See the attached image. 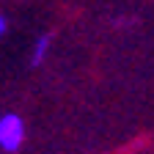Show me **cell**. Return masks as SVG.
<instances>
[{
	"label": "cell",
	"instance_id": "cell-1",
	"mask_svg": "<svg viewBox=\"0 0 154 154\" xmlns=\"http://www.w3.org/2000/svg\"><path fill=\"white\" fill-rule=\"evenodd\" d=\"M25 143V121L17 113L0 116V149L3 151H17Z\"/></svg>",
	"mask_w": 154,
	"mask_h": 154
},
{
	"label": "cell",
	"instance_id": "cell-3",
	"mask_svg": "<svg viewBox=\"0 0 154 154\" xmlns=\"http://www.w3.org/2000/svg\"><path fill=\"white\" fill-rule=\"evenodd\" d=\"M6 30H8V19H6V17H3V14H0V36H3V33H6Z\"/></svg>",
	"mask_w": 154,
	"mask_h": 154
},
{
	"label": "cell",
	"instance_id": "cell-2",
	"mask_svg": "<svg viewBox=\"0 0 154 154\" xmlns=\"http://www.w3.org/2000/svg\"><path fill=\"white\" fill-rule=\"evenodd\" d=\"M50 42H52L50 36H38V38H36V44H33V55H30V63H33V66H42V61H44L47 52H50Z\"/></svg>",
	"mask_w": 154,
	"mask_h": 154
}]
</instances>
